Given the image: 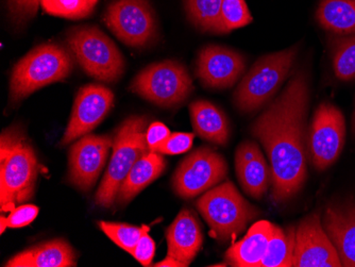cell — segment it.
Wrapping results in <instances>:
<instances>
[{
	"instance_id": "1",
	"label": "cell",
	"mask_w": 355,
	"mask_h": 267,
	"mask_svg": "<svg viewBox=\"0 0 355 267\" xmlns=\"http://www.w3.org/2000/svg\"><path fill=\"white\" fill-rule=\"evenodd\" d=\"M309 103L308 78L299 71L252 126L253 137L268 157L271 199L277 203L296 196L308 177Z\"/></svg>"
},
{
	"instance_id": "2",
	"label": "cell",
	"mask_w": 355,
	"mask_h": 267,
	"mask_svg": "<svg viewBox=\"0 0 355 267\" xmlns=\"http://www.w3.org/2000/svg\"><path fill=\"white\" fill-rule=\"evenodd\" d=\"M37 155L23 128L12 126L0 137V209L11 212L33 197L39 176Z\"/></svg>"
},
{
	"instance_id": "3",
	"label": "cell",
	"mask_w": 355,
	"mask_h": 267,
	"mask_svg": "<svg viewBox=\"0 0 355 267\" xmlns=\"http://www.w3.org/2000/svg\"><path fill=\"white\" fill-rule=\"evenodd\" d=\"M148 119L146 117H128L113 139V153L109 166L95 195L97 206L111 208L116 201L119 189L135 163L148 153L146 131Z\"/></svg>"
},
{
	"instance_id": "4",
	"label": "cell",
	"mask_w": 355,
	"mask_h": 267,
	"mask_svg": "<svg viewBox=\"0 0 355 267\" xmlns=\"http://www.w3.org/2000/svg\"><path fill=\"white\" fill-rule=\"evenodd\" d=\"M73 67V58L63 46L51 43L37 46L14 67L10 79L12 103H19L51 83L65 80Z\"/></svg>"
},
{
	"instance_id": "5",
	"label": "cell",
	"mask_w": 355,
	"mask_h": 267,
	"mask_svg": "<svg viewBox=\"0 0 355 267\" xmlns=\"http://www.w3.org/2000/svg\"><path fill=\"white\" fill-rule=\"evenodd\" d=\"M196 206L211 229L209 233L220 243L236 238L260 215L259 209L241 196L231 181L205 192Z\"/></svg>"
},
{
	"instance_id": "6",
	"label": "cell",
	"mask_w": 355,
	"mask_h": 267,
	"mask_svg": "<svg viewBox=\"0 0 355 267\" xmlns=\"http://www.w3.org/2000/svg\"><path fill=\"white\" fill-rule=\"evenodd\" d=\"M67 47L89 77L114 83L125 71V59L114 42L96 26H79L69 30Z\"/></svg>"
},
{
	"instance_id": "7",
	"label": "cell",
	"mask_w": 355,
	"mask_h": 267,
	"mask_svg": "<svg viewBox=\"0 0 355 267\" xmlns=\"http://www.w3.org/2000/svg\"><path fill=\"white\" fill-rule=\"evenodd\" d=\"M298 49H285L255 62L234 92L235 107L243 113L254 112L278 92L294 67Z\"/></svg>"
},
{
	"instance_id": "8",
	"label": "cell",
	"mask_w": 355,
	"mask_h": 267,
	"mask_svg": "<svg viewBox=\"0 0 355 267\" xmlns=\"http://www.w3.org/2000/svg\"><path fill=\"white\" fill-rule=\"evenodd\" d=\"M130 89L141 98L162 107L182 105L193 92V81L180 62L165 60L139 71Z\"/></svg>"
},
{
	"instance_id": "9",
	"label": "cell",
	"mask_w": 355,
	"mask_h": 267,
	"mask_svg": "<svg viewBox=\"0 0 355 267\" xmlns=\"http://www.w3.org/2000/svg\"><path fill=\"white\" fill-rule=\"evenodd\" d=\"M346 123L342 111L332 103L319 105L309 128L308 155L317 171L332 166L345 146Z\"/></svg>"
},
{
	"instance_id": "10",
	"label": "cell",
	"mask_w": 355,
	"mask_h": 267,
	"mask_svg": "<svg viewBox=\"0 0 355 267\" xmlns=\"http://www.w3.org/2000/svg\"><path fill=\"white\" fill-rule=\"evenodd\" d=\"M105 21L119 41L135 49L149 45L157 35V19L148 0H113Z\"/></svg>"
},
{
	"instance_id": "11",
	"label": "cell",
	"mask_w": 355,
	"mask_h": 267,
	"mask_svg": "<svg viewBox=\"0 0 355 267\" xmlns=\"http://www.w3.org/2000/svg\"><path fill=\"white\" fill-rule=\"evenodd\" d=\"M228 165L220 153L211 147H200L181 162L173 176V187L178 196L191 199L225 180Z\"/></svg>"
},
{
	"instance_id": "12",
	"label": "cell",
	"mask_w": 355,
	"mask_h": 267,
	"mask_svg": "<svg viewBox=\"0 0 355 267\" xmlns=\"http://www.w3.org/2000/svg\"><path fill=\"white\" fill-rule=\"evenodd\" d=\"M293 266H343L340 256L324 230L318 213L308 215L297 226Z\"/></svg>"
},
{
	"instance_id": "13",
	"label": "cell",
	"mask_w": 355,
	"mask_h": 267,
	"mask_svg": "<svg viewBox=\"0 0 355 267\" xmlns=\"http://www.w3.org/2000/svg\"><path fill=\"white\" fill-rule=\"evenodd\" d=\"M114 103V94L103 85H85L76 96L73 113L61 145L65 146L85 137L105 119Z\"/></svg>"
},
{
	"instance_id": "14",
	"label": "cell",
	"mask_w": 355,
	"mask_h": 267,
	"mask_svg": "<svg viewBox=\"0 0 355 267\" xmlns=\"http://www.w3.org/2000/svg\"><path fill=\"white\" fill-rule=\"evenodd\" d=\"M113 139L109 135L80 137L71 146L69 158V181L83 192L93 189L107 163Z\"/></svg>"
},
{
	"instance_id": "15",
	"label": "cell",
	"mask_w": 355,
	"mask_h": 267,
	"mask_svg": "<svg viewBox=\"0 0 355 267\" xmlns=\"http://www.w3.org/2000/svg\"><path fill=\"white\" fill-rule=\"evenodd\" d=\"M246 69V60L241 53L223 46L209 45L199 51L196 76L205 87L230 89Z\"/></svg>"
},
{
	"instance_id": "16",
	"label": "cell",
	"mask_w": 355,
	"mask_h": 267,
	"mask_svg": "<svg viewBox=\"0 0 355 267\" xmlns=\"http://www.w3.org/2000/svg\"><path fill=\"white\" fill-rule=\"evenodd\" d=\"M322 226L340 256L343 266L355 267V201L329 205Z\"/></svg>"
},
{
	"instance_id": "17",
	"label": "cell",
	"mask_w": 355,
	"mask_h": 267,
	"mask_svg": "<svg viewBox=\"0 0 355 267\" xmlns=\"http://www.w3.org/2000/svg\"><path fill=\"white\" fill-rule=\"evenodd\" d=\"M235 169L247 195L262 199L271 185V169L257 143L245 141L239 144L235 153Z\"/></svg>"
},
{
	"instance_id": "18",
	"label": "cell",
	"mask_w": 355,
	"mask_h": 267,
	"mask_svg": "<svg viewBox=\"0 0 355 267\" xmlns=\"http://www.w3.org/2000/svg\"><path fill=\"white\" fill-rule=\"evenodd\" d=\"M167 256L189 266L203 244V233L196 214L183 209L167 228Z\"/></svg>"
},
{
	"instance_id": "19",
	"label": "cell",
	"mask_w": 355,
	"mask_h": 267,
	"mask_svg": "<svg viewBox=\"0 0 355 267\" xmlns=\"http://www.w3.org/2000/svg\"><path fill=\"white\" fill-rule=\"evenodd\" d=\"M7 267L77 266V255L65 240L55 239L21 251L10 259Z\"/></svg>"
},
{
	"instance_id": "20",
	"label": "cell",
	"mask_w": 355,
	"mask_h": 267,
	"mask_svg": "<svg viewBox=\"0 0 355 267\" xmlns=\"http://www.w3.org/2000/svg\"><path fill=\"white\" fill-rule=\"evenodd\" d=\"M275 224L260 221L250 227L239 242L234 243L225 252L227 264L236 267H260L266 254Z\"/></svg>"
},
{
	"instance_id": "21",
	"label": "cell",
	"mask_w": 355,
	"mask_h": 267,
	"mask_svg": "<svg viewBox=\"0 0 355 267\" xmlns=\"http://www.w3.org/2000/svg\"><path fill=\"white\" fill-rule=\"evenodd\" d=\"M193 130L201 139L225 146L230 139L228 117L214 103L207 101H193L189 105Z\"/></svg>"
},
{
	"instance_id": "22",
	"label": "cell",
	"mask_w": 355,
	"mask_h": 267,
	"mask_svg": "<svg viewBox=\"0 0 355 267\" xmlns=\"http://www.w3.org/2000/svg\"><path fill=\"white\" fill-rule=\"evenodd\" d=\"M166 169V161L161 153L149 151L141 157L125 177L117 194L116 201L123 206L130 203L139 193L157 180Z\"/></svg>"
},
{
	"instance_id": "23",
	"label": "cell",
	"mask_w": 355,
	"mask_h": 267,
	"mask_svg": "<svg viewBox=\"0 0 355 267\" xmlns=\"http://www.w3.org/2000/svg\"><path fill=\"white\" fill-rule=\"evenodd\" d=\"M316 19L329 33L355 35V0H321Z\"/></svg>"
},
{
	"instance_id": "24",
	"label": "cell",
	"mask_w": 355,
	"mask_h": 267,
	"mask_svg": "<svg viewBox=\"0 0 355 267\" xmlns=\"http://www.w3.org/2000/svg\"><path fill=\"white\" fill-rule=\"evenodd\" d=\"M223 0H184L187 17L203 33L225 35L221 21Z\"/></svg>"
},
{
	"instance_id": "25",
	"label": "cell",
	"mask_w": 355,
	"mask_h": 267,
	"mask_svg": "<svg viewBox=\"0 0 355 267\" xmlns=\"http://www.w3.org/2000/svg\"><path fill=\"white\" fill-rule=\"evenodd\" d=\"M295 236H296V229L294 227L284 229L275 225L266 254L261 262L260 267L293 266Z\"/></svg>"
},
{
	"instance_id": "26",
	"label": "cell",
	"mask_w": 355,
	"mask_h": 267,
	"mask_svg": "<svg viewBox=\"0 0 355 267\" xmlns=\"http://www.w3.org/2000/svg\"><path fill=\"white\" fill-rule=\"evenodd\" d=\"M333 69L340 80L355 79V35L334 37L331 41Z\"/></svg>"
},
{
	"instance_id": "27",
	"label": "cell",
	"mask_w": 355,
	"mask_h": 267,
	"mask_svg": "<svg viewBox=\"0 0 355 267\" xmlns=\"http://www.w3.org/2000/svg\"><path fill=\"white\" fill-rule=\"evenodd\" d=\"M98 0H47L41 7L55 17L81 19L93 13Z\"/></svg>"
},
{
	"instance_id": "28",
	"label": "cell",
	"mask_w": 355,
	"mask_h": 267,
	"mask_svg": "<svg viewBox=\"0 0 355 267\" xmlns=\"http://www.w3.org/2000/svg\"><path fill=\"white\" fill-rule=\"evenodd\" d=\"M99 227L117 246L130 255L132 254L141 234L149 228L147 226L135 227L113 222H99Z\"/></svg>"
},
{
	"instance_id": "29",
	"label": "cell",
	"mask_w": 355,
	"mask_h": 267,
	"mask_svg": "<svg viewBox=\"0 0 355 267\" xmlns=\"http://www.w3.org/2000/svg\"><path fill=\"white\" fill-rule=\"evenodd\" d=\"M246 0H223L221 21L225 33L245 27L252 21Z\"/></svg>"
},
{
	"instance_id": "30",
	"label": "cell",
	"mask_w": 355,
	"mask_h": 267,
	"mask_svg": "<svg viewBox=\"0 0 355 267\" xmlns=\"http://www.w3.org/2000/svg\"><path fill=\"white\" fill-rule=\"evenodd\" d=\"M7 3L12 21L16 24H25L35 17L41 0H7Z\"/></svg>"
},
{
	"instance_id": "31",
	"label": "cell",
	"mask_w": 355,
	"mask_h": 267,
	"mask_svg": "<svg viewBox=\"0 0 355 267\" xmlns=\"http://www.w3.org/2000/svg\"><path fill=\"white\" fill-rule=\"evenodd\" d=\"M195 135L193 133H171L168 139L157 148V153L161 155H182L193 146Z\"/></svg>"
},
{
	"instance_id": "32",
	"label": "cell",
	"mask_w": 355,
	"mask_h": 267,
	"mask_svg": "<svg viewBox=\"0 0 355 267\" xmlns=\"http://www.w3.org/2000/svg\"><path fill=\"white\" fill-rule=\"evenodd\" d=\"M39 211V208L35 205H19L7 217L8 228H23L28 226L37 218Z\"/></svg>"
},
{
	"instance_id": "33",
	"label": "cell",
	"mask_w": 355,
	"mask_h": 267,
	"mask_svg": "<svg viewBox=\"0 0 355 267\" xmlns=\"http://www.w3.org/2000/svg\"><path fill=\"white\" fill-rule=\"evenodd\" d=\"M149 228L141 234L137 246L133 249L132 256L143 266H150L153 264L155 254V243L148 234Z\"/></svg>"
},
{
	"instance_id": "34",
	"label": "cell",
	"mask_w": 355,
	"mask_h": 267,
	"mask_svg": "<svg viewBox=\"0 0 355 267\" xmlns=\"http://www.w3.org/2000/svg\"><path fill=\"white\" fill-rule=\"evenodd\" d=\"M171 135V130L164 123L159 121L151 123L146 131V142L149 150L157 151Z\"/></svg>"
},
{
	"instance_id": "35",
	"label": "cell",
	"mask_w": 355,
	"mask_h": 267,
	"mask_svg": "<svg viewBox=\"0 0 355 267\" xmlns=\"http://www.w3.org/2000/svg\"><path fill=\"white\" fill-rule=\"evenodd\" d=\"M157 267H187L183 263L179 262L175 259L171 258V257L167 256L162 262L157 263L153 265Z\"/></svg>"
},
{
	"instance_id": "36",
	"label": "cell",
	"mask_w": 355,
	"mask_h": 267,
	"mask_svg": "<svg viewBox=\"0 0 355 267\" xmlns=\"http://www.w3.org/2000/svg\"><path fill=\"white\" fill-rule=\"evenodd\" d=\"M0 222H1V229H0V232L3 233L5 232L6 227L7 226V217L3 216V215H1V217H0Z\"/></svg>"
},
{
	"instance_id": "37",
	"label": "cell",
	"mask_w": 355,
	"mask_h": 267,
	"mask_svg": "<svg viewBox=\"0 0 355 267\" xmlns=\"http://www.w3.org/2000/svg\"><path fill=\"white\" fill-rule=\"evenodd\" d=\"M352 131H353V135H355V111H354V114H353V119H352Z\"/></svg>"
},
{
	"instance_id": "38",
	"label": "cell",
	"mask_w": 355,
	"mask_h": 267,
	"mask_svg": "<svg viewBox=\"0 0 355 267\" xmlns=\"http://www.w3.org/2000/svg\"><path fill=\"white\" fill-rule=\"evenodd\" d=\"M46 1H47V0H41V5L42 3H46Z\"/></svg>"
}]
</instances>
